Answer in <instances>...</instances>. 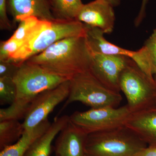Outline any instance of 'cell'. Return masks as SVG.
I'll use <instances>...</instances> for the list:
<instances>
[{"label":"cell","mask_w":156,"mask_h":156,"mask_svg":"<svg viewBox=\"0 0 156 156\" xmlns=\"http://www.w3.org/2000/svg\"><path fill=\"white\" fill-rule=\"evenodd\" d=\"M91 56L85 36H81L59 40L26 62L70 80L78 73L89 70Z\"/></svg>","instance_id":"6da1fadb"},{"label":"cell","mask_w":156,"mask_h":156,"mask_svg":"<svg viewBox=\"0 0 156 156\" xmlns=\"http://www.w3.org/2000/svg\"><path fill=\"white\" fill-rule=\"evenodd\" d=\"M85 25L77 20H39L32 32L9 60L20 66L62 39L85 36Z\"/></svg>","instance_id":"7a4b0ae2"},{"label":"cell","mask_w":156,"mask_h":156,"mask_svg":"<svg viewBox=\"0 0 156 156\" xmlns=\"http://www.w3.org/2000/svg\"><path fill=\"white\" fill-rule=\"evenodd\" d=\"M147 145L126 126L88 134L85 156H137Z\"/></svg>","instance_id":"3957f363"},{"label":"cell","mask_w":156,"mask_h":156,"mask_svg":"<svg viewBox=\"0 0 156 156\" xmlns=\"http://www.w3.org/2000/svg\"><path fill=\"white\" fill-rule=\"evenodd\" d=\"M122 100L120 92L107 88L88 70L70 79L69 95L63 108L76 101L91 108H115L119 105Z\"/></svg>","instance_id":"277c9868"},{"label":"cell","mask_w":156,"mask_h":156,"mask_svg":"<svg viewBox=\"0 0 156 156\" xmlns=\"http://www.w3.org/2000/svg\"><path fill=\"white\" fill-rule=\"evenodd\" d=\"M120 90L125 94L127 106L131 113L156 104V84L131 58L121 73Z\"/></svg>","instance_id":"5b68a950"},{"label":"cell","mask_w":156,"mask_h":156,"mask_svg":"<svg viewBox=\"0 0 156 156\" xmlns=\"http://www.w3.org/2000/svg\"><path fill=\"white\" fill-rule=\"evenodd\" d=\"M13 80L17 90L15 101L22 104H30L40 93L69 80L27 62L20 66Z\"/></svg>","instance_id":"8992f818"},{"label":"cell","mask_w":156,"mask_h":156,"mask_svg":"<svg viewBox=\"0 0 156 156\" xmlns=\"http://www.w3.org/2000/svg\"><path fill=\"white\" fill-rule=\"evenodd\" d=\"M131 114L127 105L117 107L91 108L76 112L69 116V122L87 134L111 130L125 126Z\"/></svg>","instance_id":"52a82bcc"},{"label":"cell","mask_w":156,"mask_h":156,"mask_svg":"<svg viewBox=\"0 0 156 156\" xmlns=\"http://www.w3.org/2000/svg\"><path fill=\"white\" fill-rule=\"evenodd\" d=\"M69 92V80L58 87L46 90L35 98L22 123L24 131L30 130L47 119L55 108L67 98Z\"/></svg>","instance_id":"ba28073f"},{"label":"cell","mask_w":156,"mask_h":156,"mask_svg":"<svg viewBox=\"0 0 156 156\" xmlns=\"http://www.w3.org/2000/svg\"><path fill=\"white\" fill-rule=\"evenodd\" d=\"M91 53L89 71L104 86L112 91L120 92V75L130 58Z\"/></svg>","instance_id":"9c48e42d"},{"label":"cell","mask_w":156,"mask_h":156,"mask_svg":"<svg viewBox=\"0 0 156 156\" xmlns=\"http://www.w3.org/2000/svg\"><path fill=\"white\" fill-rule=\"evenodd\" d=\"M76 20L109 34L114 28L115 17L112 6L103 1L95 0L83 5Z\"/></svg>","instance_id":"30bf717a"},{"label":"cell","mask_w":156,"mask_h":156,"mask_svg":"<svg viewBox=\"0 0 156 156\" xmlns=\"http://www.w3.org/2000/svg\"><path fill=\"white\" fill-rule=\"evenodd\" d=\"M125 126L132 130L148 147H156V104L131 113Z\"/></svg>","instance_id":"8fae6325"},{"label":"cell","mask_w":156,"mask_h":156,"mask_svg":"<svg viewBox=\"0 0 156 156\" xmlns=\"http://www.w3.org/2000/svg\"><path fill=\"white\" fill-rule=\"evenodd\" d=\"M88 134L69 122L58 134L55 142L57 156H85V145Z\"/></svg>","instance_id":"7c38bea8"},{"label":"cell","mask_w":156,"mask_h":156,"mask_svg":"<svg viewBox=\"0 0 156 156\" xmlns=\"http://www.w3.org/2000/svg\"><path fill=\"white\" fill-rule=\"evenodd\" d=\"M51 0H9L8 9L14 23L34 16L41 20H53Z\"/></svg>","instance_id":"4fadbf2b"},{"label":"cell","mask_w":156,"mask_h":156,"mask_svg":"<svg viewBox=\"0 0 156 156\" xmlns=\"http://www.w3.org/2000/svg\"><path fill=\"white\" fill-rule=\"evenodd\" d=\"M69 122V116L66 115L56 118L48 130L32 144L23 156H50L53 140Z\"/></svg>","instance_id":"5bb4252c"},{"label":"cell","mask_w":156,"mask_h":156,"mask_svg":"<svg viewBox=\"0 0 156 156\" xmlns=\"http://www.w3.org/2000/svg\"><path fill=\"white\" fill-rule=\"evenodd\" d=\"M84 24V23H83ZM85 37L92 53L111 56H126L130 58L133 51L127 50L112 44L105 38L103 31L97 27L84 24Z\"/></svg>","instance_id":"9a60e30c"},{"label":"cell","mask_w":156,"mask_h":156,"mask_svg":"<svg viewBox=\"0 0 156 156\" xmlns=\"http://www.w3.org/2000/svg\"><path fill=\"white\" fill-rule=\"evenodd\" d=\"M51 123L48 119L30 130L24 131L19 140L1 151L0 156H23L29 147L48 130Z\"/></svg>","instance_id":"2e32d148"},{"label":"cell","mask_w":156,"mask_h":156,"mask_svg":"<svg viewBox=\"0 0 156 156\" xmlns=\"http://www.w3.org/2000/svg\"><path fill=\"white\" fill-rule=\"evenodd\" d=\"M83 5L81 0H51V11L55 19L75 20Z\"/></svg>","instance_id":"e0dca14e"},{"label":"cell","mask_w":156,"mask_h":156,"mask_svg":"<svg viewBox=\"0 0 156 156\" xmlns=\"http://www.w3.org/2000/svg\"><path fill=\"white\" fill-rule=\"evenodd\" d=\"M22 124L17 120L0 122V150L14 144L24 132Z\"/></svg>","instance_id":"ac0fdd59"},{"label":"cell","mask_w":156,"mask_h":156,"mask_svg":"<svg viewBox=\"0 0 156 156\" xmlns=\"http://www.w3.org/2000/svg\"><path fill=\"white\" fill-rule=\"evenodd\" d=\"M31 104H22L15 101L6 108L0 109V122L7 120L19 121L25 119Z\"/></svg>","instance_id":"d6986e66"},{"label":"cell","mask_w":156,"mask_h":156,"mask_svg":"<svg viewBox=\"0 0 156 156\" xmlns=\"http://www.w3.org/2000/svg\"><path fill=\"white\" fill-rule=\"evenodd\" d=\"M40 20V19L34 16H30L22 20L19 23L18 27L11 37L19 42L22 46Z\"/></svg>","instance_id":"ffe728a7"},{"label":"cell","mask_w":156,"mask_h":156,"mask_svg":"<svg viewBox=\"0 0 156 156\" xmlns=\"http://www.w3.org/2000/svg\"><path fill=\"white\" fill-rule=\"evenodd\" d=\"M17 90L13 78L0 77V104L1 105L14 103L17 98Z\"/></svg>","instance_id":"44dd1931"},{"label":"cell","mask_w":156,"mask_h":156,"mask_svg":"<svg viewBox=\"0 0 156 156\" xmlns=\"http://www.w3.org/2000/svg\"><path fill=\"white\" fill-rule=\"evenodd\" d=\"M131 58L151 80L154 81V78L153 66L149 56L147 50L144 46L136 51H133Z\"/></svg>","instance_id":"7402d4cb"},{"label":"cell","mask_w":156,"mask_h":156,"mask_svg":"<svg viewBox=\"0 0 156 156\" xmlns=\"http://www.w3.org/2000/svg\"><path fill=\"white\" fill-rule=\"evenodd\" d=\"M21 45L10 37L0 44V60H9L19 50Z\"/></svg>","instance_id":"603a6c76"},{"label":"cell","mask_w":156,"mask_h":156,"mask_svg":"<svg viewBox=\"0 0 156 156\" xmlns=\"http://www.w3.org/2000/svg\"><path fill=\"white\" fill-rule=\"evenodd\" d=\"M20 66L10 60H0V77L14 78Z\"/></svg>","instance_id":"cb8c5ba5"},{"label":"cell","mask_w":156,"mask_h":156,"mask_svg":"<svg viewBox=\"0 0 156 156\" xmlns=\"http://www.w3.org/2000/svg\"><path fill=\"white\" fill-rule=\"evenodd\" d=\"M9 1L0 0V27L1 29L10 30L12 29V25L7 15Z\"/></svg>","instance_id":"d4e9b609"},{"label":"cell","mask_w":156,"mask_h":156,"mask_svg":"<svg viewBox=\"0 0 156 156\" xmlns=\"http://www.w3.org/2000/svg\"><path fill=\"white\" fill-rule=\"evenodd\" d=\"M147 50L154 70V74L156 71V42L150 37L146 41L144 45Z\"/></svg>","instance_id":"484cf974"},{"label":"cell","mask_w":156,"mask_h":156,"mask_svg":"<svg viewBox=\"0 0 156 156\" xmlns=\"http://www.w3.org/2000/svg\"><path fill=\"white\" fill-rule=\"evenodd\" d=\"M148 0H142L141 8L137 17L134 21V24L136 27H138L142 22L145 16L146 7L147 4Z\"/></svg>","instance_id":"4316f807"},{"label":"cell","mask_w":156,"mask_h":156,"mask_svg":"<svg viewBox=\"0 0 156 156\" xmlns=\"http://www.w3.org/2000/svg\"><path fill=\"white\" fill-rule=\"evenodd\" d=\"M137 156H156V147H147L138 154Z\"/></svg>","instance_id":"83f0119b"},{"label":"cell","mask_w":156,"mask_h":156,"mask_svg":"<svg viewBox=\"0 0 156 156\" xmlns=\"http://www.w3.org/2000/svg\"><path fill=\"white\" fill-rule=\"evenodd\" d=\"M101 1H103L107 3L114 8L119 6L121 3L122 0H101Z\"/></svg>","instance_id":"f1b7e54d"},{"label":"cell","mask_w":156,"mask_h":156,"mask_svg":"<svg viewBox=\"0 0 156 156\" xmlns=\"http://www.w3.org/2000/svg\"><path fill=\"white\" fill-rule=\"evenodd\" d=\"M152 40L156 42V27L154 30L153 33L150 37Z\"/></svg>","instance_id":"f546056e"},{"label":"cell","mask_w":156,"mask_h":156,"mask_svg":"<svg viewBox=\"0 0 156 156\" xmlns=\"http://www.w3.org/2000/svg\"><path fill=\"white\" fill-rule=\"evenodd\" d=\"M154 80L155 82V83L156 84V71L155 72V73L154 74Z\"/></svg>","instance_id":"4dcf8cb0"},{"label":"cell","mask_w":156,"mask_h":156,"mask_svg":"<svg viewBox=\"0 0 156 156\" xmlns=\"http://www.w3.org/2000/svg\"></svg>","instance_id":"1f68e13d"},{"label":"cell","mask_w":156,"mask_h":156,"mask_svg":"<svg viewBox=\"0 0 156 156\" xmlns=\"http://www.w3.org/2000/svg\"><path fill=\"white\" fill-rule=\"evenodd\" d=\"M57 156L56 155V156Z\"/></svg>","instance_id":"d6a6232c"}]
</instances>
